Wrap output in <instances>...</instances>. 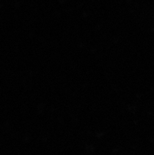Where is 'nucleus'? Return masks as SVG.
Instances as JSON below:
<instances>
[]
</instances>
